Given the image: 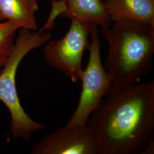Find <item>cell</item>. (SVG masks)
Masks as SVG:
<instances>
[{
	"label": "cell",
	"instance_id": "6da1fadb",
	"mask_svg": "<svg viewBox=\"0 0 154 154\" xmlns=\"http://www.w3.org/2000/svg\"><path fill=\"white\" fill-rule=\"evenodd\" d=\"M87 123L100 154H154V80L111 90Z\"/></svg>",
	"mask_w": 154,
	"mask_h": 154
},
{
	"label": "cell",
	"instance_id": "7a4b0ae2",
	"mask_svg": "<svg viewBox=\"0 0 154 154\" xmlns=\"http://www.w3.org/2000/svg\"><path fill=\"white\" fill-rule=\"evenodd\" d=\"M100 33L109 45L103 65L111 78V90L137 83L149 75L153 66L154 26L119 20Z\"/></svg>",
	"mask_w": 154,
	"mask_h": 154
},
{
	"label": "cell",
	"instance_id": "3957f363",
	"mask_svg": "<svg viewBox=\"0 0 154 154\" xmlns=\"http://www.w3.org/2000/svg\"><path fill=\"white\" fill-rule=\"evenodd\" d=\"M48 32L20 29L11 53L0 72V101L9 111L11 116L10 128L14 139L21 138L29 141L34 132L44 130L45 125L34 121L26 113L19 99L16 87V74L21 62L33 50L44 46L51 39Z\"/></svg>",
	"mask_w": 154,
	"mask_h": 154
},
{
	"label": "cell",
	"instance_id": "277c9868",
	"mask_svg": "<svg viewBox=\"0 0 154 154\" xmlns=\"http://www.w3.org/2000/svg\"><path fill=\"white\" fill-rule=\"evenodd\" d=\"M90 37L88 62L80 81L82 91L77 107L66 125L68 126L87 123L90 116L109 94L112 86L111 78L101 61L100 40L97 25L92 26Z\"/></svg>",
	"mask_w": 154,
	"mask_h": 154
},
{
	"label": "cell",
	"instance_id": "5b68a950",
	"mask_svg": "<svg viewBox=\"0 0 154 154\" xmlns=\"http://www.w3.org/2000/svg\"><path fill=\"white\" fill-rule=\"evenodd\" d=\"M93 25L71 19L66 34L61 39L50 40L44 45V58L50 66L58 70L72 82L81 81L82 74V58L90 44Z\"/></svg>",
	"mask_w": 154,
	"mask_h": 154
},
{
	"label": "cell",
	"instance_id": "8992f818",
	"mask_svg": "<svg viewBox=\"0 0 154 154\" xmlns=\"http://www.w3.org/2000/svg\"><path fill=\"white\" fill-rule=\"evenodd\" d=\"M33 154H100L97 139L88 123L65 126L33 145Z\"/></svg>",
	"mask_w": 154,
	"mask_h": 154
},
{
	"label": "cell",
	"instance_id": "52a82bcc",
	"mask_svg": "<svg viewBox=\"0 0 154 154\" xmlns=\"http://www.w3.org/2000/svg\"><path fill=\"white\" fill-rule=\"evenodd\" d=\"M66 9L61 17L107 29L112 21L103 0H65Z\"/></svg>",
	"mask_w": 154,
	"mask_h": 154
},
{
	"label": "cell",
	"instance_id": "ba28073f",
	"mask_svg": "<svg viewBox=\"0 0 154 154\" xmlns=\"http://www.w3.org/2000/svg\"><path fill=\"white\" fill-rule=\"evenodd\" d=\"M112 21L131 20L154 26V0H105Z\"/></svg>",
	"mask_w": 154,
	"mask_h": 154
},
{
	"label": "cell",
	"instance_id": "9c48e42d",
	"mask_svg": "<svg viewBox=\"0 0 154 154\" xmlns=\"http://www.w3.org/2000/svg\"><path fill=\"white\" fill-rule=\"evenodd\" d=\"M37 0H0V22L9 21L20 29L36 31Z\"/></svg>",
	"mask_w": 154,
	"mask_h": 154
},
{
	"label": "cell",
	"instance_id": "30bf717a",
	"mask_svg": "<svg viewBox=\"0 0 154 154\" xmlns=\"http://www.w3.org/2000/svg\"><path fill=\"white\" fill-rule=\"evenodd\" d=\"M18 29L15 24L9 21L0 22V69L5 65L11 53Z\"/></svg>",
	"mask_w": 154,
	"mask_h": 154
},
{
	"label": "cell",
	"instance_id": "8fae6325",
	"mask_svg": "<svg viewBox=\"0 0 154 154\" xmlns=\"http://www.w3.org/2000/svg\"><path fill=\"white\" fill-rule=\"evenodd\" d=\"M66 5L65 0H51V8L49 16L44 26L39 31L42 33L45 31L49 32L53 29L55 26V20L58 16L61 14L66 10Z\"/></svg>",
	"mask_w": 154,
	"mask_h": 154
},
{
	"label": "cell",
	"instance_id": "7c38bea8",
	"mask_svg": "<svg viewBox=\"0 0 154 154\" xmlns=\"http://www.w3.org/2000/svg\"><path fill=\"white\" fill-rule=\"evenodd\" d=\"M103 1H105V0H103Z\"/></svg>",
	"mask_w": 154,
	"mask_h": 154
}]
</instances>
